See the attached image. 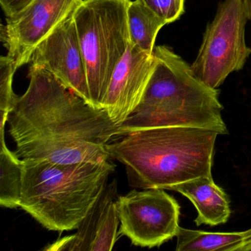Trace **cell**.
Instances as JSON below:
<instances>
[{
    "label": "cell",
    "mask_w": 251,
    "mask_h": 251,
    "mask_svg": "<svg viewBox=\"0 0 251 251\" xmlns=\"http://www.w3.org/2000/svg\"><path fill=\"white\" fill-rule=\"evenodd\" d=\"M28 77L7 121L19 158L57 164L111 159L106 145L117 137L118 127L105 109L86 102L45 69L31 64Z\"/></svg>",
    "instance_id": "6da1fadb"
},
{
    "label": "cell",
    "mask_w": 251,
    "mask_h": 251,
    "mask_svg": "<svg viewBox=\"0 0 251 251\" xmlns=\"http://www.w3.org/2000/svg\"><path fill=\"white\" fill-rule=\"evenodd\" d=\"M219 133L209 129L165 127L144 129L111 142V159L126 167L133 189H162L202 176H211Z\"/></svg>",
    "instance_id": "7a4b0ae2"
},
{
    "label": "cell",
    "mask_w": 251,
    "mask_h": 251,
    "mask_svg": "<svg viewBox=\"0 0 251 251\" xmlns=\"http://www.w3.org/2000/svg\"><path fill=\"white\" fill-rule=\"evenodd\" d=\"M154 67L139 105L117 129V137L144 129L201 127L227 134L218 91L167 46L154 48Z\"/></svg>",
    "instance_id": "3957f363"
},
{
    "label": "cell",
    "mask_w": 251,
    "mask_h": 251,
    "mask_svg": "<svg viewBox=\"0 0 251 251\" xmlns=\"http://www.w3.org/2000/svg\"><path fill=\"white\" fill-rule=\"evenodd\" d=\"M22 162L20 207L45 228L61 232L77 229L116 168L111 158L102 163Z\"/></svg>",
    "instance_id": "277c9868"
},
{
    "label": "cell",
    "mask_w": 251,
    "mask_h": 251,
    "mask_svg": "<svg viewBox=\"0 0 251 251\" xmlns=\"http://www.w3.org/2000/svg\"><path fill=\"white\" fill-rule=\"evenodd\" d=\"M130 2L83 0L73 13L91 103L97 108H102L113 73L130 44L127 16Z\"/></svg>",
    "instance_id": "5b68a950"
},
{
    "label": "cell",
    "mask_w": 251,
    "mask_h": 251,
    "mask_svg": "<svg viewBox=\"0 0 251 251\" xmlns=\"http://www.w3.org/2000/svg\"><path fill=\"white\" fill-rule=\"evenodd\" d=\"M251 22V0H224L208 23L198 56L191 65L195 75L217 89L230 73L242 70L251 54L245 29Z\"/></svg>",
    "instance_id": "8992f818"
},
{
    "label": "cell",
    "mask_w": 251,
    "mask_h": 251,
    "mask_svg": "<svg viewBox=\"0 0 251 251\" xmlns=\"http://www.w3.org/2000/svg\"><path fill=\"white\" fill-rule=\"evenodd\" d=\"M162 189L130 191L119 197L120 235L142 248L161 246L178 232L180 205Z\"/></svg>",
    "instance_id": "52a82bcc"
},
{
    "label": "cell",
    "mask_w": 251,
    "mask_h": 251,
    "mask_svg": "<svg viewBox=\"0 0 251 251\" xmlns=\"http://www.w3.org/2000/svg\"><path fill=\"white\" fill-rule=\"evenodd\" d=\"M83 0H34L23 11L6 17L0 39L17 70L30 62L38 45L73 15Z\"/></svg>",
    "instance_id": "ba28073f"
},
{
    "label": "cell",
    "mask_w": 251,
    "mask_h": 251,
    "mask_svg": "<svg viewBox=\"0 0 251 251\" xmlns=\"http://www.w3.org/2000/svg\"><path fill=\"white\" fill-rule=\"evenodd\" d=\"M30 63L50 73L67 89L92 105L73 14L38 45Z\"/></svg>",
    "instance_id": "9c48e42d"
},
{
    "label": "cell",
    "mask_w": 251,
    "mask_h": 251,
    "mask_svg": "<svg viewBox=\"0 0 251 251\" xmlns=\"http://www.w3.org/2000/svg\"><path fill=\"white\" fill-rule=\"evenodd\" d=\"M153 67V54L149 55L130 43L113 73L102 104L117 127L139 105Z\"/></svg>",
    "instance_id": "30bf717a"
},
{
    "label": "cell",
    "mask_w": 251,
    "mask_h": 251,
    "mask_svg": "<svg viewBox=\"0 0 251 251\" xmlns=\"http://www.w3.org/2000/svg\"><path fill=\"white\" fill-rule=\"evenodd\" d=\"M117 181L107 184L83 219L75 234L65 236L45 251H111L118 239L120 223Z\"/></svg>",
    "instance_id": "8fae6325"
},
{
    "label": "cell",
    "mask_w": 251,
    "mask_h": 251,
    "mask_svg": "<svg viewBox=\"0 0 251 251\" xmlns=\"http://www.w3.org/2000/svg\"><path fill=\"white\" fill-rule=\"evenodd\" d=\"M170 190L184 195L198 211L195 224L218 226L224 224L230 215V201L212 176H202L172 186Z\"/></svg>",
    "instance_id": "7c38bea8"
},
{
    "label": "cell",
    "mask_w": 251,
    "mask_h": 251,
    "mask_svg": "<svg viewBox=\"0 0 251 251\" xmlns=\"http://www.w3.org/2000/svg\"><path fill=\"white\" fill-rule=\"evenodd\" d=\"M177 251H251V228L241 232H206L179 228Z\"/></svg>",
    "instance_id": "4fadbf2b"
},
{
    "label": "cell",
    "mask_w": 251,
    "mask_h": 251,
    "mask_svg": "<svg viewBox=\"0 0 251 251\" xmlns=\"http://www.w3.org/2000/svg\"><path fill=\"white\" fill-rule=\"evenodd\" d=\"M127 16L130 43L143 52L152 55L157 35L167 25V22L158 17L141 0L130 1Z\"/></svg>",
    "instance_id": "5bb4252c"
},
{
    "label": "cell",
    "mask_w": 251,
    "mask_h": 251,
    "mask_svg": "<svg viewBox=\"0 0 251 251\" xmlns=\"http://www.w3.org/2000/svg\"><path fill=\"white\" fill-rule=\"evenodd\" d=\"M5 127L0 126V205L8 208L20 205L23 184V162L5 142Z\"/></svg>",
    "instance_id": "9a60e30c"
},
{
    "label": "cell",
    "mask_w": 251,
    "mask_h": 251,
    "mask_svg": "<svg viewBox=\"0 0 251 251\" xmlns=\"http://www.w3.org/2000/svg\"><path fill=\"white\" fill-rule=\"evenodd\" d=\"M17 71L15 64L7 55L0 58V114H9L17 96L13 90V80Z\"/></svg>",
    "instance_id": "2e32d148"
},
{
    "label": "cell",
    "mask_w": 251,
    "mask_h": 251,
    "mask_svg": "<svg viewBox=\"0 0 251 251\" xmlns=\"http://www.w3.org/2000/svg\"><path fill=\"white\" fill-rule=\"evenodd\" d=\"M167 24L180 19L184 14L185 0H141Z\"/></svg>",
    "instance_id": "e0dca14e"
},
{
    "label": "cell",
    "mask_w": 251,
    "mask_h": 251,
    "mask_svg": "<svg viewBox=\"0 0 251 251\" xmlns=\"http://www.w3.org/2000/svg\"><path fill=\"white\" fill-rule=\"evenodd\" d=\"M34 0H0L5 17H11L27 8Z\"/></svg>",
    "instance_id": "ac0fdd59"
}]
</instances>
